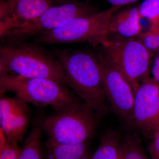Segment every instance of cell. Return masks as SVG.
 I'll use <instances>...</instances> for the list:
<instances>
[{"mask_svg": "<svg viewBox=\"0 0 159 159\" xmlns=\"http://www.w3.org/2000/svg\"><path fill=\"white\" fill-rule=\"evenodd\" d=\"M73 92L102 119L109 111L99 61L95 53L83 50H56Z\"/></svg>", "mask_w": 159, "mask_h": 159, "instance_id": "obj_1", "label": "cell"}, {"mask_svg": "<svg viewBox=\"0 0 159 159\" xmlns=\"http://www.w3.org/2000/svg\"><path fill=\"white\" fill-rule=\"evenodd\" d=\"M41 45L28 41L1 44L0 75L46 78L68 86L67 78L56 55Z\"/></svg>", "mask_w": 159, "mask_h": 159, "instance_id": "obj_2", "label": "cell"}, {"mask_svg": "<svg viewBox=\"0 0 159 159\" xmlns=\"http://www.w3.org/2000/svg\"><path fill=\"white\" fill-rule=\"evenodd\" d=\"M101 118L80 98L63 108L54 111L41 120L49 140L66 145L87 142L93 136Z\"/></svg>", "mask_w": 159, "mask_h": 159, "instance_id": "obj_3", "label": "cell"}, {"mask_svg": "<svg viewBox=\"0 0 159 159\" xmlns=\"http://www.w3.org/2000/svg\"><path fill=\"white\" fill-rule=\"evenodd\" d=\"M68 86L53 80L0 75V93L11 92L26 103L38 107L51 106L54 111L70 105L80 98Z\"/></svg>", "mask_w": 159, "mask_h": 159, "instance_id": "obj_4", "label": "cell"}, {"mask_svg": "<svg viewBox=\"0 0 159 159\" xmlns=\"http://www.w3.org/2000/svg\"><path fill=\"white\" fill-rule=\"evenodd\" d=\"M121 7L109 9L75 19L59 28L45 31L34 38L40 44L87 43L95 47L108 43L109 25L113 15Z\"/></svg>", "mask_w": 159, "mask_h": 159, "instance_id": "obj_5", "label": "cell"}, {"mask_svg": "<svg viewBox=\"0 0 159 159\" xmlns=\"http://www.w3.org/2000/svg\"><path fill=\"white\" fill-rule=\"evenodd\" d=\"M101 47L128 80L135 94L142 83L150 77L152 51L134 38L110 39Z\"/></svg>", "mask_w": 159, "mask_h": 159, "instance_id": "obj_6", "label": "cell"}, {"mask_svg": "<svg viewBox=\"0 0 159 159\" xmlns=\"http://www.w3.org/2000/svg\"><path fill=\"white\" fill-rule=\"evenodd\" d=\"M95 54L99 61L110 108L126 130L136 132L134 118L135 94L131 85L120 69L102 51Z\"/></svg>", "mask_w": 159, "mask_h": 159, "instance_id": "obj_7", "label": "cell"}, {"mask_svg": "<svg viewBox=\"0 0 159 159\" xmlns=\"http://www.w3.org/2000/svg\"><path fill=\"white\" fill-rule=\"evenodd\" d=\"M85 2L54 6L37 18L0 35L1 44L28 41L38 34L59 28L72 20L97 12Z\"/></svg>", "mask_w": 159, "mask_h": 159, "instance_id": "obj_8", "label": "cell"}, {"mask_svg": "<svg viewBox=\"0 0 159 159\" xmlns=\"http://www.w3.org/2000/svg\"><path fill=\"white\" fill-rule=\"evenodd\" d=\"M134 118L136 132L143 139L152 140L159 128V84L152 77L135 93Z\"/></svg>", "mask_w": 159, "mask_h": 159, "instance_id": "obj_9", "label": "cell"}, {"mask_svg": "<svg viewBox=\"0 0 159 159\" xmlns=\"http://www.w3.org/2000/svg\"><path fill=\"white\" fill-rule=\"evenodd\" d=\"M31 117L27 103L16 97H6L5 94H1V130L8 141L16 143L22 141L29 128Z\"/></svg>", "mask_w": 159, "mask_h": 159, "instance_id": "obj_10", "label": "cell"}, {"mask_svg": "<svg viewBox=\"0 0 159 159\" xmlns=\"http://www.w3.org/2000/svg\"><path fill=\"white\" fill-rule=\"evenodd\" d=\"M11 9V16L0 21V35L37 18L52 6V0H6Z\"/></svg>", "mask_w": 159, "mask_h": 159, "instance_id": "obj_11", "label": "cell"}, {"mask_svg": "<svg viewBox=\"0 0 159 159\" xmlns=\"http://www.w3.org/2000/svg\"><path fill=\"white\" fill-rule=\"evenodd\" d=\"M142 18L139 7L127 8L115 13L110 20L109 34L125 39L137 37L142 33Z\"/></svg>", "mask_w": 159, "mask_h": 159, "instance_id": "obj_12", "label": "cell"}, {"mask_svg": "<svg viewBox=\"0 0 159 159\" xmlns=\"http://www.w3.org/2000/svg\"><path fill=\"white\" fill-rule=\"evenodd\" d=\"M88 141L74 145L60 144L48 139L45 159H90Z\"/></svg>", "mask_w": 159, "mask_h": 159, "instance_id": "obj_13", "label": "cell"}, {"mask_svg": "<svg viewBox=\"0 0 159 159\" xmlns=\"http://www.w3.org/2000/svg\"><path fill=\"white\" fill-rule=\"evenodd\" d=\"M121 135L114 129L106 131L100 137V144L90 159H119Z\"/></svg>", "mask_w": 159, "mask_h": 159, "instance_id": "obj_14", "label": "cell"}, {"mask_svg": "<svg viewBox=\"0 0 159 159\" xmlns=\"http://www.w3.org/2000/svg\"><path fill=\"white\" fill-rule=\"evenodd\" d=\"M119 153L121 159H151L142 146L139 135L132 131L126 130L121 135Z\"/></svg>", "mask_w": 159, "mask_h": 159, "instance_id": "obj_15", "label": "cell"}, {"mask_svg": "<svg viewBox=\"0 0 159 159\" xmlns=\"http://www.w3.org/2000/svg\"><path fill=\"white\" fill-rule=\"evenodd\" d=\"M41 122L33 126L22 148L19 159H43Z\"/></svg>", "mask_w": 159, "mask_h": 159, "instance_id": "obj_16", "label": "cell"}, {"mask_svg": "<svg viewBox=\"0 0 159 159\" xmlns=\"http://www.w3.org/2000/svg\"><path fill=\"white\" fill-rule=\"evenodd\" d=\"M139 10L142 17L149 21L150 27H159V0H144Z\"/></svg>", "mask_w": 159, "mask_h": 159, "instance_id": "obj_17", "label": "cell"}, {"mask_svg": "<svg viewBox=\"0 0 159 159\" xmlns=\"http://www.w3.org/2000/svg\"><path fill=\"white\" fill-rule=\"evenodd\" d=\"M136 38L148 50L155 51L159 45V27H150L148 31L142 32Z\"/></svg>", "mask_w": 159, "mask_h": 159, "instance_id": "obj_18", "label": "cell"}, {"mask_svg": "<svg viewBox=\"0 0 159 159\" xmlns=\"http://www.w3.org/2000/svg\"><path fill=\"white\" fill-rule=\"evenodd\" d=\"M22 148L18 143L7 141L0 148V159H19Z\"/></svg>", "mask_w": 159, "mask_h": 159, "instance_id": "obj_19", "label": "cell"}, {"mask_svg": "<svg viewBox=\"0 0 159 159\" xmlns=\"http://www.w3.org/2000/svg\"><path fill=\"white\" fill-rule=\"evenodd\" d=\"M148 150L151 159H159V128L148 145Z\"/></svg>", "mask_w": 159, "mask_h": 159, "instance_id": "obj_20", "label": "cell"}, {"mask_svg": "<svg viewBox=\"0 0 159 159\" xmlns=\"http://www.w3.org/2000/svg\"><path fill=\"white\" fill-rule=\"evenodd\" d=\"M151 72L152 74V78L159 84V54H157L154 59Z\"/></svg>", "mask_w": 159, "mask_h": 159, "instance_id": "obj_21", "label": "cell"}, {"mask_svg": "<svg viewBox=\"0 0 159 159\" xmlns=\"http://www.w3.org/2000/svg\"><path fill=\"white\" fill-rule=\"evenodd\" d=\"M139 1V0H107L111 4L112 6L120 7L131 3Z\"/></svg>", "mask_w": 159, "mask_h": 159, "instance_id": "obj_22", "label": "cell"}, {"mask_svg": "<svg viewBox=\"0 0 159 159\" xmlns=\"http://www.w3.org/2000/svg\"><path fill=\"white\" fill-rule=\"evenodd\" d=\"M54 2L55 6L57 5H62L66 3L77 2H84L88 0H52Z\"/></svg>", "mask_w": 159, "mask_h": 159, "instance_id": "obj_23", "label": "cell"}, {"mask_svg": "<svg viewBox=\"0 0 159 159\" xmlns=\"http://www.w3.org/2000/svg\"><path fill=\"white\" fill-rule=\"evenodd\" d=\"M155 52H156L157 54H159V45L158 47H157V48L156 50V51H155Z\"/></svg>", "mask_w": 159, "mask_h": 159, "instance_id": "obj_24", "label": "cell"}, {"mask_svg": "<svg viewBox=\"0 0 159 159\" xmlns=\"http://www.w3.org/2000/svg\"><path fill=\"white\" fill-rule=\"evenodd\" d=\"M119 159H121V157H120V153H119Z\"/></svg>", "mask_w": 159, "mask_h": 159, "instance_id": "obj_25", "label": "cell"}]
</instances>
